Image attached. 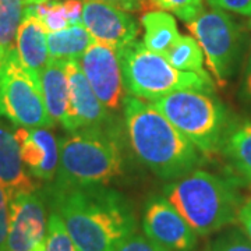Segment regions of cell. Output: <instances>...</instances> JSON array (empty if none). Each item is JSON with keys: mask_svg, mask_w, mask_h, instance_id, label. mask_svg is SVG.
<instances>
[{"mask_svg": "<svg viewBox=\"0 0 251 251\" xmlns=\"http://www.w3.org/2000/svg\"><path fill=\"white\" fill-rule=\"evenodd\" d=\"M49 201L77 251H115L137 227L131 204L105 186L50 188Z\"/></svg>", "mask_w": 251, "mask_h": 251, "instance_id": "obj_1", "label": "cell"}, {"mask_svg": "<svg viewBox=\"0 0 251 251\" xmlns=\"http://www.w3.org/2000/svg\"><path fill=\"white\" fill-rule=\"evenodd\" d=\"M128 141L144 165L161 179H180L200 163L198 148L151 102L126 97L123 102Z\"/></svg>", "mask_w": 251, "mask_h": 251, "instance_id": "obj_2", "label": "cell"}, {"mask_svg": "<svg viewBox=\"0 0 251 251\" xmlns=\"http://www.w3.org/2000/svg\"><path fill=\"white\" fill-rule=\"evenodd\" d=\"M237 180L193 171L165 188L166 198L200 236L237 221L242 198Z\"/></svg>", "mask_w": 251, "mask_h": 251, "instance_id": "obj_3", "label": "cell"}, {"mask_svg": "<svg viewBox=\"0 0 251 251\" xmlns=\"http://www.w3.org/2000/svg\"><path fill=\"white\" fill-rule=\"evenodd\" d=\"M59 150L52 190L106 186L123 173L120 145L102 127L72 133L59 143Z\"/></svg>", "mask_w": 251, "mask_h": 251, "instance_id": "obj_4", "label": "cell"}, {"mask_svg": "<svg viewBox=\"0 0 251 251\" xmlns=\"http://www.w3.org/2000/svg\"><path fill=\"white\" fill-rule=\"evenodd\" d=\"M125 88L128 95L152 102L175 91L214 92L209 75L175 69L165 56L151 52L143 42H133L120 50Z\"/></svg>", "mask_w": 251, "mask_h": 251, "instance_id": "obj_5", "label": "cell"}, {"mask_svg": "<svg viewBox=\"0 0 251 251\" xmlns=\"http://www.w3.org/2000/svg\"><path fill=\"white\" fill-rule=\"evenodd\" d=\"M151 103L200 151L211 153L219 148L226 115L224 105L209 92L175 91Z\"/></svg>", "mask_w": 251, "mask_h": 251, "instance_id": "obj_6", "label": "cell"}, {"mask_svg": "<svg viewBox=\"0 0 251 251\" xmlns=\"http://www.w3.org/2000/svg\"><path fill=\"white\" fill-rule=\"evenodd\" d=\"M0 116L24 128L54 126L46 109L41 75L20 62L16 49L6 53L0 69Z\"/></svg>", "mask_w": 251, "mask_h": 251, "instance_id": "obj_7", "label": "cell"}, {"mask_svg": "<svg viewBox=\"0 0 251 251\" xmlns=\"http://www.w3.org/2000/svg\"><path fill=\"white\" fill-rule=\"evenodd\" d=\"M196 38L211 74L224 85L232 75L240 52V28L224 10H204L197 18L187 23Z\"/></svg>", "mask_w": 251, "mask_h": 251, "instance_id": "obj_8", "label": "cell"}, {"mask_svg": "<svg viewBox=\"0 0 251 251\" xmlns=\"http://www.w3.org/2000/svg\"><path fill=\"white\" fill-rule=\"evenodd\" d=\"M78 63L91 88L105 108L117 110L123 106L126 88L120 52L116 48L94 41Z\"/></svg>", "mask_w": 251, "mask_h": 251, "instance_id": "obj_9", "label": "cell"}, {"mask_svg": "<svg viewBox=\"0 0 251 251\" xmlns=\"http://www.w3.org/2000/svg\"><path fill=\"white\" fill-rule=\"evenodd\" d=\"M48 236L45 198L38 191L17 193L10 204L6 251H45Z\"/></svg>", "mask_w": 251, "mask_h": 251, "instance_id": "obj_10", "label": "cell"}, {"mask_svg": "<svg viewBox=\"0 0 251 251\" xmlns=\"http://www.w3.org/2000/svg\"><path fill=\"white\" fill-rule=\"evenodd\" d=\"M143 229L147 237L171 251H191L197 244V233L168 198L152 197L147 202Z\"/></svg>", "mask_w": 251, "mask_h": 251, "instance_id": "obj_11", "label": "cell"}, {"mask_svg": "<svg viewBox=\"0 0 251 251\" xmlns=\"http://www.w3.org/2000/svg\"><path fill=\"white\" fill-rule=\"evenodd\" d=\"M81 24L87 28L98 42L123 50L135 42L138 36V24L125 10L108 3L84 0Z\"/></svg>", "mask_w": 251, "mask_h": 251, "instance_id": "obj_12", "label": "cell"}, {"mask_svg": "<svg viewBox=\"0 0 251 251\" xmlns=\"http://www.w3.org/2000/svg\"><path fill=\"white\" fill-rule=\"evenodd\" d=\"M66 70L69 75L70 103L63 128L69 133H75L78 130L102 127L109 120L108 109L92 91L78 60H67Z\"/></svg>", "mask_w": 251, "mask_h": 251, "instance_id": "obj_13", "label": "cell"}, {"mask_svg": "<svg viewBox=\"0 0 251 251\" xmlns=\"http://www.w3.org/2000/svg\"><path fill=\"white\" fill-rule=\"evenodd\" d=\"M14 134L20 145L21 159L27 172L35 179H54L59 168L60 150L53 133L45 127H18Z\"/></svg>", "mask_w": 251, "mask_h": 251, "instance_id": "obj_14", "label": "cell"}, {"mask_svg": "<svg viewBox=\"0 0 251 251\" xmlns=\"http://www.w3.org/2000/svg\"><path fill=\"white\" fill-rule=\"evenodd\" d=\"M16 52L20 62L31 72L41 74L50 60L48 48V32L41 20L29 7L24 9V16L16 35Z\"/></svg>", "mask_w": 251, "mask_h": 251, "instance_id": "obj_15", "label": "cell"}, {"mask_svg": "<svg viewBox=\"0 0 251 251\" xmlns=\"http://www.w3.org/2000/svg\"><path fill=\"white\" fill-rule=\"evenodd\" d=\"M39 75L48 113L54 122V125L59 123L64 126L70 103L69 75L66 70V62L50 59Z\"/></svg>", "mask_w": 251, "mask_h": 251, "instance_id": "obj_16", "label": "cell"}, {"mask_svg": "<svg viewBox=\"0 0 251 251\" xmlns=\"http://www.w3.org/2000/svg\"><path fill=\"white\" fill-rule=\"evenodd\" d=\"M144 45L155 53L165 54L180 36L176 20L168 11H150L141 17Z\"/></svg>", "mask_w": 251, "mask_h": 251, "instance_id": "obj_17", "label": "cell"}, {"mask_svg": "<svg viewBox=\"0 0 251 251\" xmlns=\"http://www.w3.org/2000/svg\"><path fill=\"white\" fill-rule=\"evenodd\" d=\"M94 38L82 24L69 25L62 31L48 34V48L50 59L80 60L84 52L94 44Z\"/></svg>", "mask_w": 251, "mask_h": 251, "instance_id": "obj_18", "label": "cell"}, {"mask_svg": "<svg viewBox=\"0 0 251 251\" xmlns=\"http://www.w3.org/2000/svg\"><path fill=\"white\" fill-rule=\"evenodd\" d=\"M224 152L240 177L251 183V122L237 126L225 137Z\"/></svg>", "mask_w": 251, "mask_h": 251, "instance_id": "obj_19", "label": "cell"}, {"mask_svg": "<svg viewBox=\"0 0 251 251\" xmlns=\"http://www.w3.org/2000/svg\"><path fill=\"white\" fill-rule=\"evenodd\" d=\"M162 56H165V59L175 69H179L181 72H193L201 75H208V73L204 70L205 57L194 36L180 35L171 49Z\"/></svg>", "mask_w": 251, "mask_h": 251, "instance_id": "obj_20", "label": "cell"}, {"mask_svg": "<svg viewBox=\"0 0 251 251\" xmlns=\"http://www.w3.org/2000/svg\"><path fill=\"white\" fill-rule=\"evenodd\" d=\"M24 9L17 0H0V48L4 53L16 49V35Z\"/></svg>", "mask_w": 251, "mask_h": 251, "instance_id": "obj_21", "label": "cell"}, {"mask_svg": "<svg viewBox=\"0 0 251 251\" xmlns=\"http://www.w3.org/2000/svg\"><path fill=\"white\" fill-rule=\"evenodd\" d=\"M44 24L46 32H57L70 25L64 1H46L35 6H27Z\"/></svg>", "mask_w": 251, "mask_h": 251, "instance_id": "obj_22", "label": "cell"}, {"mask_svg": "<svg viewBox=\"0 0 251 251\" xmlns=\"http://www.w3.org/2000/svg\"><path fill=\"white\" fill-rule=\"evenodd\" d=\"M45 251H77L66 230L62 218L56 211H50L48 218V236Z\"/></svg>", "mask_w": 251, "mask_h": 251, "instance_id": "obj_23", "label": "cell"}, {"mask_svg": "<svg viewBox=\"0 0 251 251\" xmlns=\"http://www.w3.org/2000/svg\"><path fill=\"white\" fill-rule=\"evenodd\" d=\"M156 7L171 11L184 23L197 18L202 11V0H151Z\"/></svg>", "mask_w": 251, "mask_h": 251, "instance_id": "obj_24", "label": "cell"}, {"mask_svg": "<svg viewBox=\"0 0 251 251\" xmlns=\"http://www.w3.org/2000/svg\"><path fill=\"white\" fill-rule=\"evenodd\" d=\"M211 251H251V240L239 229H230L218 236Z\"/></svg>", "mask_w": 251, "mask_h": 251, "instance_id": "obj_25", "label": "cell"}, {"mask_svg": "<svg viewBox=\"0 0 251 251\" xmlns=\"http://www.w3.org/2000/svg\"><path fill=\"white\" fill-rule=\"evenodd\" d=\"M13 191L0 183V251H6L10 225V204Z\"/></svg>", "mask_w": 251, "mask_h": 251, "instance_id": "obj_26", "label": "cell"}, {"mask_svg": "<svg viewBox=\"0 0 251 251\" xmlns=\"http://www.w3.org/2000/svg\"><path fill=\"white\" fill-rule=\"evenodd\" d=\"M115 251H171L143 234H131L120 243Z\"/></svg>", "mask_w": 251, "mask_h": 251, "instance_id": "obj_27", "label": "cell"}, {"mask_svg": "<svg viewBox=\"0 0 251 251\" xmlns=\"http://www.w3.org/2000/svg\"><path fill=\"white\" fill-rule=\"evenodd\" d=\"M212 7L251 17V0H206Z\"/></svg>", "mask_w": 251, "mask_h": 251, "instance_id": "obj_28", "label": "cell"}, {"mask_svg": "<svg viewBox=\"0 0 251 251\" xmlns=\"http://www.w3.org/2000/svg\"><path fill=\"white\" fill-rule=\"evenodd\" d=\"M237 221L242 225L243 230L246 236L251 240V198L246 200L240 205L239 209V215H237Z\"/></svg>", "mask_w": 251, "mask_h": 251, "instance_id": "obj_29", "label": "cell"}, {"mask_svg": "<svg viewBox=\"0 0 251 251\" xmlns=\"http://www.w3.org/2000/svg\"><path fill=\"white\" fill-rule=\"evenodd\" d=\"M92 1H102V3H108L115 7L125 10V11H135L143 7L144 0H92Z\"/></svg>", "mask_w": 251, "mask_h": 251, "instance_id": "obj_30", "label": "cell"}, {"mask_svg": "<svg viewBox=\"0 0 251 251\" xmlns=\"http://www.w3.org/2000/svg\"><path fill=\"white\" fill-rule=\"evenodd\" d=\"M246 90L251 97V54L249 59V64H247V72H246Z\"/></svg>", "mask_w": 251, "mask_h": 251, "instance_id": "obj_31", "label": "cell"}, {"mask_svg": "<svg viewBox=\"0 0 251 251\" xmlns=\"http://www.w3.org/2000/svg\"><path fill=\"white\" fill-rule=\"evenodd\" d=\"M17 1H20L24 7H27V6H35V4L46 3V1H49V0H17Z\"/></svg>", "mask_w": 251, "mask_h": 251, "instance_id": "obj_32", "label": "cell"}, {"mask_svg": "<svg viewBox=\"0 0 251 251\" xmlns=\"http://www.w3.org/2000/svg\"><path fill=\"white\" fill-rule=\"evenodd\" d=\"M4 56H6V53H4V50L0 48V69H1V64H3V60H4Z\"/></svg>", "mask_w": 251, "mask_h": 251, "instance_id": "obj_33", "label": "cell"}, {"mask_svg": "<svg viewBox=\"0 0 251 251\" xmlns=\"http://www.w3.org/2000/svg\"><path fill=\"white\" fill-rule=\"evenodd\" d=\"M204 251H211V249H205V250Z\"/></svg>", "mask_w": 251, "mask_h": 251, "instance_id": "obj_34", "label": "cell"}]
</instances>
